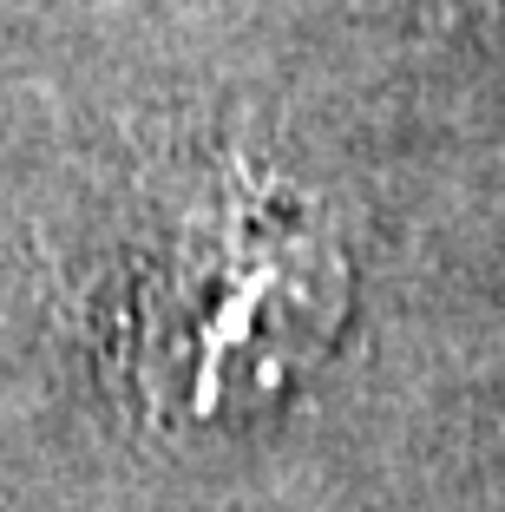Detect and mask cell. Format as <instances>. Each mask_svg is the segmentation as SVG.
<instances>
[{"label":"cell","instance_id":"obj_1","mask_svg":"<svg viewBox=\"0 0 505 512\" xmlns=\"http://www.w3.org/2000/svg\"><path fill=\"white\" fill-rule=\"evenodd\" d=\"M355 316V230L250 125L151 132L86 224L66 329L132 440L204 453L309 407Z\"/></svg>","mask_w":505,"mask_h":512}]
</instances>
